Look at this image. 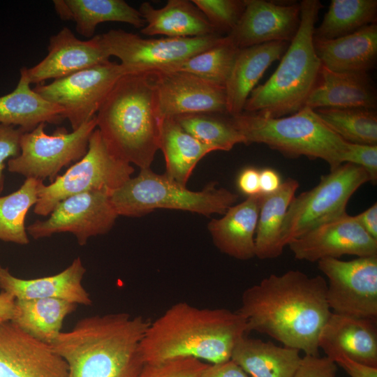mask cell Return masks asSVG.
Listing matches in <instances>:
<instances>
[{"label":"cell","instance_id":"46","mask_svg":"<svg viewBox=\"0 0 377 377\" xmlns=\"http://www.w3.org/2000/svg\"><path fill=\"white\" fill-rule=\"evenodd\" d=\"M259 183L260 193L265 195L277 191L282 182L279 173L267 168L260 170Z\"/></svg>","mask_w":377,"mask_h":377},{"label":"cell","instance_id":"17","mask_svg":"<svg viewBox=\"0 0 377 377\" xmlns=\"http://www.w3.org/2000/svg\"><path fill=\"white\" fill-rule=\"evenodd\" d=\"M68 365L50 344L11 321L0 323V377H68Z\"/></svg>","mask_w":377,"mask_h":377},{"label":"cell","instance_id":"6","mask_svg":"<svg viewBox=\"0 0 377 377\" xmlns=\"http://www.w3.org/2000/svg\"><path fill=\"white\" fill-rule=\"evenodd\" d=\"M228 119L246 145L264 144L292 158H320L329 165L330 171L343 163L348 142L327 127L314 110L307 106L279 118L242 112Z\"/></svg>","mask_w":377,"mask_h":377},{"label":"cell","instance_id":"12","mask_svg":"<svg viewBox=\"0 0 377 377\" xmlns=\"http://www.w3.org/2000/svg\"><path fill=\"white\" fill-rule=\"evenodd\" d=\"M128 75L119 63L108 61L84 69L33 89L46 101L64 110L72 130L96 116L117 82Z\"/></svg>","mask_w":377,"mask_h":377},{"label":"cell","instance_id":"26","mask_svg":"<svg viewBox=\"0 0 377 377\" xmlns=\"http://www.w3.org/2000/svg\"><path fill=\"white\" fill-rule=\"evenodd\" d=\"M138 11L146 22L140 30L145 36L191 38L218 34L192 1L168 0L160 8L143 2Z\"/></svg>","mask_w":377,"mask_h":377},{"label":"cell","instance_id":"22","mask_svg":"<svg viewBox=\"0 0 377 377\" xmlns=\"http://www.w3.org/2000/svg\"><path fill=\"white\" fill-rule=\"evenodd\" d=\"M263 196H249L230 206L221 218L209 222L208 230L221 252L240 260L255 257V235Z\"/></svg>","mask_w":377,"mask_h":377},{"label":"cell","instance_id":"29","mask_svg":"<svg viewBox=\"0 0 377 377\" xmlns=\"http://www.w3.org/2000/svg\"><path fill=\"white\" fill-rule=\"evenodd\" d=\"M158 145L169 178L185 186L197 163L213 151L186 131L174 117L158 119Z\"/></svg>","mask_w":377,"mask_h":377},{"label":"cell","instance_id":"43","mask_svg":"<svg viewBox=\"0 0 377 377\" xmlns=\"http://www.w3.org/2000/svg\"><path fill=\"white\" fill-rule=\"evenodd\" d=\"M325 356L341 367L350 377H377V367L357 362L339 352H332Z\"/></svg>","mask_w":377,"mask_h":377},{"label":"cell","instance_id":"48","mask_svg":"<svg viewBox=\"0 0 377 377\" xmlns=\"http://www.w3.org/2000/svg\"><path fill=\"white\" fill-rule=\"evenodd\" d=\"M15 298L10 294L0 293V323L10 321L15 310Z\"/></svg>","mask_w":377,"mask_h":377},{"label":"cell","instance_id":"9","mask_svg":"<svg viewBox=\"0 0 377 377\" xmlns=\"http://www.w3.org/2000/svg\"><path fill=\"white\" fill-rule=\"evenodd\" d=\"M369 182V175L363 168L344 163L322 176L313 188L295 196L281 230L283 247L318 226L346 213L350 197Z\"/></svg>","mask_w":377,"mask_h":377},{"label":"cell","instance_id":"4","mask_svg":"<svg viewBox=\"0 0 377 377\" xmlns=\"http://www.w3.org/2000/svg\"><path fill=\"white\" fill-rule=\"evenodd\" d=\"M96 118V127L117 156L140 169L150 168L159 149L155 93L150 74L121 77Z\"/></svg>","mask_w":377,"mask_h":377},{"label":"cell","instance_id":"32","mask_svg":"<svg viewBox=\"0 0 377 377\" xmlns=\"http://www.w3.org/2000/svg\"><path fill=\"white\" fill-rule=\"evenodd\" d=\"M64 1L68 20L73 21L77 32L87 38H92L97 25L105 22H124L141 29L146 24L138 10L124 0Z\"/></svg>","mask_w":377,"mask_h":377},{"label":"cell","instance_id":"39","mask_svg":"<svg viewBox=\"0 0 377 377\" xmlns=\"http://www.w3.org/2000/svg\"><path fill=\"white\" fill-rule=\"evenodd\" d=\"M207 364L193 357L145 364L136 377H198Z\"/></svg>","mask_w":377,"mask_h":377},{"label":"cell","instance_id":"11","mask_svg":"<svg viewBox=\"0 0 377 377\" xmlns=\"http://www.w3.org/2000/svg\"><path fill=\"white\" fill-rule=\"evenodd\" d=\"M110 57H116L128 74L173 71L193 55L219 43L225 36L144 38L123 29L101 34Z\"/></svg>","mask_w":377,"mask_h":377},{"label":"cell","instance_id":"8","mask_svg":"<svg viewBox=\"0 0 377 377\" xmlns=\"http://www.w3.org/2000/svg\"><path fill=\"white\" fill-rule=\"evenodd\" d=\"M134 168L117 156L109 148L98 129H95L85 155L62 175L38 187L36 214L46 216L64 199L78 193L104 190L111 193L132 177Z\"/></svg>","mask_w":377,"mask_h":377},{"label":"cell","instance_id":"40","mask_svg":"<svg viewBox=\"0 0 377 377\" xmlns=\"http://www.w3.org/2000/svg\"><path fill=\"white\" fill-rule=\"evenodd\" d=\"M343 163H349L363 168L369 175L370 182L377 180V145L347 142Z\"/></svg>","mask_w":377,"mask_h":377},{"label":"cell","instance_id":"21","mask_svg":"<svg viewBox=\"0 0 377 377\" xmlns=\"http://www.w3.org/2000/svg\"><path fill=\"white\" fill-rule=\"evenodd\" d=\"M325 355L341 353L357 362L377 367L376 320L331 312L318 340Z\"/></svg>","mask_w":377,"mask_h":377},{"label":"cell","instance_id":"15","mask_svg":"<svg viewBox=\"0 0 377 377\" xmlns=\"http://www.w3.org/2000/svg\"><path fill=\"white\" fill-rule=\"evenodd\" d=\"M150 75L158 119L193 113L227 114L225 88L183 71Z\"/></svg>","mask_w":377,"mask_h":377},{"label":"cell","instance_id":"7","mask_svg":"<svg viewBox=\"0 0 377 377\" xmlns=\"http://www.w3.org/2000/svg\"><path fill=\"white\" fill-rule=\"evenodd\" d=\"M216 185L212 182L200 191H193L165 174L140 169L136 177L110 193V200L119 216H140L156 209L223 214L238 195Z\"/></svg>","mask_w":377,"mask_h":377},{"label":"cell","instance_id":"42","mask_svg":"<svg viewBox=\"0 0 377 377\" xmlns=\"http://www.w3.org/2000/svg\"><path fill=\"white\" fill-rule=\"evenodd\" d=\"M337 364L327 356L305 355L292 377H336Z\"/></svg>","mask_w":377,"mask_h":377},{"label":"cell","instance_id":"33","mask_svg":"<svg viewBox=\"0 0 377 377\" xmlns=\"http://www.w3.org/2000/svg\"><path fill=\"white\" fill-rule=\"evenodd\" d=\"M376 0H332L322 22L315 28L313 38L330 40L350 34L376 24Z\"/></svg>","mask_w":377,"mask_h":377},{"label":"cell","instance_id":"34","mask_svg":"<svg viewBox=\"0 0 377 377\" xmlns=\"http://www.w3.org/2000/svg\"><path fill=\"white\" fill-rule=\"evenodd\" d=\"M42 182L26 178L17 191L0 196V240L20 245L29 243L25 219L30 208L37 202Z\"/></svg>","mask_w":377,"mask_h":377},{"label":"cell","instance_id":"28","mask_svg":"<svg viewBox=\"0 0 377 377\" xmlns=\"http://www.w3.org/2000/svg\"><path fill=\"white\" fill-rule=\"evenodd\" d=\"M300 353L245 335L235 346L231 360L250 377H292L302 357Z\"/></svg>","mask_w":377,"mask_h":377},{"label":"cell","instance_id":"45","mask_svg":"<svg viewBox=\"0 0 377 377\" xmlns=\"http://www.w3.org/2000/svg\"><path fill=\"white\" fill-rule=\"evenodd\" d=\"M259 179L260 170L253 167L244 168L237 178L239 190L248 197L260 193Z\"/></svg>","mask_w":377,"mask_h":377},{"label":"cell","instance_id":"23","mask_svg":"<svg viewBox=\"0 0 377 377\" xmlns=\"http://www.w3.org/2000/svg\"><path fill=\"white\" fill-rule=\"evenodd\" d=\"M288 45L289 42L273 41L239 49L225 87L227 114L244 111L259 80L274 61L282 57Z\"/></svg>","mask_w":377,"mask_h":377},{"label":"cell","instance_id":"41","mask_svg":"<svg viewBox=\"0 0 377 377\" xmlns=\"http://www.w3.org/2000/svg\"><path fill=\"white\" fill-rule=\"evenodd\" d=\"M23 133L20 128L0 124V194L4 188L6 161L20 154V140Z\"/></svg>","mask_w":377,"mask_h":377},{"label":"cell","instance_id":"20","mask_svg":"<svg viewBox=\"0 0 377 377\" xmlns=\"http://www.w3.org/2000/svg\"><path fill=\"white\" fill-rule=\"evenodd\" d=\"M85 272L80 257L57 274L30 279L16 277L8 267L0 265V288L15 300L57 298L89 306L92 300L82 286Z\"/></svg>","mask_w":377,"mask_h":377},{"label":"cell","instance_id":"1","mask_svg":"<svg viewBox=\"0 0 377 377\" xmlns=\"http://www.w3.org/2000/svg\"><path fill=\"white\" fill-rule=\"evenodd\" d=\"M327 282L296 269L272 274L242 293L238 311L247 332L266 334L283 346L319 355L318 340L331 311Z\"/></svg>","mask_w":377,"mask_h":377},{"label":"cell","instance_id":"19","mask_svg":"<svg viewBox=\"0 0 377 377\" xmlns=\"http://www.w3.org/2000/svg\"><path fill=\"white\" fill-rule=\"evenodd\" d=\"M46 57L27 68L31 84H40L46 80H58L110 61L101 36L87 40L78 39L71 29L63 27L49 40Z\"/></svg>","mask_w":377,"mask_h":377},{"label":"cell","instance_id":"27","mask_svg":"<svg viewBox=\"0 0 377 377\" xmlns=\"http://www.w3.org/2000/svg\"><path fill=\"white\" fill-rule=\"evenodd\" d=\"M20 74L15 89L0 96V124L29 132L40 124H58L65 119L61 107L46 101L31 88L27 67H22Z\"/></svg>","mask_w":377,"mask_h":377},{"label":"cell","instance_id":"13","mask_svg":"<svg viewBox=\"0 0 377 377\" xmlns=\"http://www.w3.org/2000/svg\"><path fill=\"white\" fill-rule=\"evenodd\" d=\"M317 263L327 278L326 298L332 312L377 320V255Z\"/></svg>","mask_w":377,"mask_h":377},{"label":"cell","instance_id":"36","mask_svg":"<svg viewBox=\"0 0 377 377\" xmlns=\"http://www.w3.org/2000/svg\"><path fill=\"white\" fill-rule=\"evenodd\" d=\"M239 50L225 36L219 43L193 55L173 71L191 73L225 88Z\"/></svg>","mask_w":377,"mask_h":377},{"label":"cell","instance_id":"16","mask_svg":"<svg viewBox=\"0 0 377 377\" xmlns=\"http://www.w3.org/2000/svg\"><path fill=\"white\" fill-rule=\"evenodd\" d=\"M288 246L295 258L311 263L339 259L344 255H377V239L362 228L355 216L346 212L293 239Z\"/></svg>","mask_w":377,"mask_h":377},{"label":"cell","instance_id":"37","mask_svg":"<svg viewBox=\"0 0 377 377\" xmlns=\"http://www.w3.org/2000/svg\"><path fill=\"white\" fill-rule=\"evenodd\" d=\"M215 114L193 113L174 118L186 131L213 151H230L237 144H244V138L229 119Z\"/></svg>","mask_w":377,"mask_h":377},{"label":"cell","instance_id":"5","mask_svg":"<svg viewBox=\"0 0 377 377\" xmlns=\"http://www.w3.org/2000/svg\"><path fill=\"white\" fill-rule=\"evenodd\" d=\"M300 7V23L295 37L274 73L251 92L243 112L279 118L305 106L322 67L313 46V32L323 6L318 0H303Z\"/></svg>","mask_w":377,"mask_h":377},{"label":"cell","instance_id":"35","mask_svg":"<svg viewBox=\"0 0 377 377\" xmlns=\"http://www.w3.org/2000/svg\"><path fill=\"white\" fill-rule=\"evenodd\" d=\"M314 111L327 127L346 142L377 145L376 110L321 108Z\"/></svg>","mask_w":377,"mask_h":377},{"label":"cell","instance_id":"10","mask_svg":"<svg viewBox=\"0 0 377 377\" xmlns=\"http://www.w3.org/2000/svg\"><path fill=\"white\" fill-rule=\"evenodd\" d=\"M97 126L94 116L77 129L68 132L57 127L51 135L45 131L42 123L22 133L20 153L7 162L8 170L26 178L48 179L52 182L61 170L80 160L87 153L89 138Z\"/></svg>","mask_w":377,"mask_h":377},{"label":"cell","instance_id":"44","mask_svg":"<svg viewBox=\"0 0 377 377\" xmlns=\"http://www.w3.org/2000/svg\"><path fill=\"white\" fill-rule=\"evenodd\" d=\"M198 377H250L231 359L225 362L208 364Z\"/></svg>","mask_w":377,"mask_h":377},{"label":"cell","instance_id":"14","mask_svg":"<svg viewBox=\"0 0 377 377\" xmlns=\"http://www.w3.org/2000/svg\"><path fill=\"white\" fill-rule=\"evenodd\" d=\"M45 220H36L27 227L34 239L68 232L75 236L79 245L91 237L108 233L119 216L110 193L104 190L89 191L60 201Z\"/></svg>","mask_w":377,"mask_h":377},{"label":"cell","instance_id":"30","mask_svg":"<svg viewBox=\"0 0 377 377\" xmlns=\"http://www.w3.org/2000/svg\"><path fill=\"white\" fill-rule=\"evenodd\" d=\"M298 187V182L289 177L277 191L264 195L255 235V257L266 260L282 254L284 248L281 243V230Z\"/></svg>","mask_w":377,"mask_h":377},{"label":"cell","instance_id":"25","mask_svg":"<svg viewBox=\"0 0 377 377\" xmlns=\"http://www.w3.org/2000/svg\"><path fill=\"white\" fill-rule=\"evenodd\" d=\"M313 46L325 68L341 73H368L377 58V25L371 24L334 39L313 38Z\"/></svg>","mask_w":377,"mask_h":377},{"label":"cell","instance_id":"3","mask_svg":"<svg viewBox=\"0 0 377 377\" xmlns=\"http://www.w3.org/2000/svg\"><path fill=\"white\" fill-rule=\"evenodd\" d=\"M126 312L79 320L50 344L68 365V377H136L145 365L140 342L149 325Z\"/></svg>","mask_w":377,"mask_h":377},{"label":"cell","instance_id":"31","mask_svg":"<svg viewBox=\"0 0 377 377\" xmlns=\"http://www.w3.org/2000/svg\"><path fill=\"white\" fill-rule=\"evenodd\" d=\"M77 306L57 298L15 300L10 321L31 337L50 345L62 332L65 318Z\"/></svg>","mask_w":377,"mask_h":377},{"label":"cell","instance_id":"47","mask_svg":"<svg viewBox=\"0 0 377 377\" xmlns=\"http://www.w3.org/2000/svg\"><path fill=\"white\" fill-rule=\"evenodd\" d=\"M355 216L362 228L371 237L377 239V204H373L370 207Z\"/></svg>","mask_w":377,"mask_h":377},{"label":"cell","instance_id":"18","mask_svg":"<svg viewBox=\"0 0 377 377\" xmlns=\"http://www.w3.org/2000/svg\"><path fill=\"white\" fill-rule=\"evenodd\" d=\"M300 23V4L245 0L240 20L226 36L239 49L273 41L290 43Z\"/></svg>","mask_w":377,"mask_h":377},{"label":"cell","instance_id":"2","mask_svg":"<svg viewBox=\"0 0 377 377\" xmlns=\"http://www.w3.org/2000/svg\"><path fill=\"white\" fill-rule=\"evenodd\" d=\"M246 333V320L238 311L201 309L179 302L150 323L140 348L145 364L182 357L213 364L230 360Z\"/></svg>","mask_w":377,"mask_h":377},{"label":"cell","instance_id":"38","mask_svg":"<svg viewBox=\"0 0 377 377\" xmlns=\"http://www.w3.org/2000/svg\"><path fill=\"white\" fill-rule=\"evenodd\" d=\"M215 31L227 36L237 25L245 8V0H192Z\"/></svg>","mask_w":377,"mask_h":377},{"label":"cell","instance_id":"24","mask_svg":"<svg viewBox=\"0 0 377 377\" xmlns=\"http://www.w3.org/2000/svg\"><path fill=\"white\" fill-rule=\"evenodd\" d=\"M376 89L368 73H341L322 65L318 82L305 106L321 108H360L376 109Z\"/></svg>","mask_w":377,"mask_h":377}]
</instances>
